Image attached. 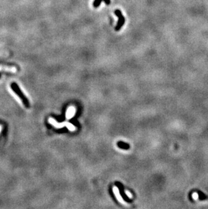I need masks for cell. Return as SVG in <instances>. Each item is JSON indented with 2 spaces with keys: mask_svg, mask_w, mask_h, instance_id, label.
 <instances>
[{
  "mask_svg": "<svg viewBox=\"0 0 208 209\" xmlns=\"http://www.w3.org/2000/svg\"><path fill=\"white\" fill-rule=\"evenodd\" d=\"M10 87H11L12 90L14 92L16 95L18 96V98H20V100L22 101V102L23 104L25 105L26 108H29L30 106V104H29V100L27 99V98L25 96V95L22 93V90L20 89L19 86L16 83H12L10 84Z\"/></svg>",
  "mask_w": 208,
  "mask_h": 209,
  "instance_id": "1",
  "label": "cell"
},
{
  "mask_svg": "<svg viewBox=\"0 0 208 209\" xmlns=\"http://www.w3.org/2000/svg\"><path fill=\"white\" fill-rule=\"evenodd\" d=\"M49 122L57 129H60V128H62L63 127H66L71 131H74L76 130V127L72 124H71L68 122H66V121L63 122H58L55 119L51 118L49 119Z\"/></svg>",
  "mask_w": 208,
  "mask_h": 209,
  "instance_id": "2",
  "label": "cell"
},
{
  "mask_svg": "<svg viewBox=\"0 0 208 209\" xmlns=\"http://www.w3.org/2000/svg\"><path fill=\"white\" fill-rule=\"evenodd\" d=\"M115 13L116 14V15H117V16H118V18H119L118 24V26L116 27V30H119V29L122 27L123 24H124V17L122 16V13H121V12L120 11V10H116Z\"/></svg>",
  "mask_w": 208,
  "mask_h": 209,
  "instance_id": "3",
  "label": "cell"
},
{
  "mask_svg": "<svg viewBox=\"0 0 208 209\" xmlns=\"http://www.w3.org/2000/svg\"><path fill=\"white\" fill-rule=\"evenodd\" d=\"M113 192H114V195L116 196V198H117V200L119 201L120 202L122 203V204H124V205L126 204V203L124 201V200L122 199V196H121V195H120V192H119V190H118L117 187L114 186Z\"/></svg>",
  "mask_w": 208,
  "mask_h": 209,
  "instance_id": "4",
  "label": "cell"
},
{
  "mask_svg": "<svg viewBox=\"0 0 208 209\" xmlns=\"http://www.w3.org/2000/svg\"><path fill=\"white\" fill-rule=\"evenodd\" d=\"M76 109L73 106L69 107L68 109L67 110L66 114V117L67 119H71L74 116V115L75 114Z\"/></svg>",
  "mask_w": 208,
  "mask_h": 209,
  "instance_id": "5",
  "label": "cell"
},
{
  "mask_svg": "<svg viewBox=\"0 0 208 209\" xmlns=\"http://www.w3.org/2000/svg\"><path fill=\"white\" fill-rule=\"evenodd\" d=\"M0 71L15 72L16 68L15 67H12V66L10 67V66H0Z\"/></svg>",
  "mask_w": 208,
  "mask_h": 209,
  "instance_id": "6",
  "label": "cell"
},
{
  "mask_svg": "<svg viewBox=\"0 0 208 209\" xmlns=\"http://www.w3.org/2000/svg\"><path fill=\"white\" fill-rule=\"evenodd\" d=\"M101 2V0H95V3H94V6L97 7L100 4Z\"/></svg>",
  "mask_w": 208,
  "mask_h": 209,
  "instance_id": "7",
  "label": "cell"
},
{
  "mask_svg": "<svg viewBox=\"0 0 208 209\" xmlns=\"http://www.w3.org/2000/svg\"><path fill=\"white\" fill-rule=\"evenodd\" d=\"M125 193H126V194L127 195V196H128V197H129V198H132V197H133V195H132V194H131V193H130L129 191H127V190H126V191H125Z\"/></svg>",
  "mask_w": 208,
  "mask_h": 209,
  "instance_id": "8",
  "label": "cell"
},
{
  "mask_svg": "<svg viewBox=\"0 0 208 209\" xmlns=\"http://www.w3.org/2000/svg\"><path fill=\"white\" fill-rule=\"evenodd\" d=\"M104 1L106 2V3L107 4H109L110 2V0H104Z\"/></svg>",
  "mask_w": 208,
  "mask_h": 209,
  "instance_id": "9",
  "label": "cell"
},
{
  "mask_svg": "<svg viewBox=\"0 0 208 209\" xmlns=\"http://www.w3.org/2000/svg\"><path fill=\"white\" fill-rule=\"evenodd\" d=\"M0 131H1V127H0Z\"/></svg>",
  "mask_w": 208,
  "mask_h": 209,
  "instance_id": "10",
  "label": "cell"
}]
</instances>
